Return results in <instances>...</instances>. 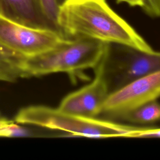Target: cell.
I'll return each mask as SVG.
<instances>
[{
	"label": "cell",
	"instance_id": "obj_11",
	"mask_svg": "<svg viewBox=\"0 0 160 160\" xmlns=\"http://www.w3.org/2000/svg\"><path fill=\"white\" fill-rule=\"evenodd\" d=\"M39 3L42 14L51 28L60 32L58 25V15L61 3L58 0H39Z\"/></svg>",
	"mask_w": 160,
	"mask_h": 160
},
{
	"label": "cell",
	"instance_id": "obj_6",
	"mask_svg": "<svg viewBox=\"0 0 160 160\" xmlns=\"http://www.w3.org/2000/svg\"><path fill=\"white\" fill-rule=\"evenodd\" d=\"M160 97V71L129 83L109 94L101 114L121 119L129 112Z\"/></svg>",
	"mask_w": 160,
	"mask_h": 160
},
{
	"label": "cell",
	"instance_id": "obj_3",
	"mask_svg": "<svg viewBox=\"0 0 160 160\" xmlns=\"http://www.w3.org/2000/svg\"><path fill=\"white\" fill-rule=\"evenodd\" d=\"M108 43L85 38L65 39L51 50L27 58V77L65 72L72 81L84 78L83 72L100 63Z\"/></svg>",
	"mask_w": 160,
	"mask_h": 160
},
{
	"label": "cell",
	"instance_id": "obj_2",
	"mask_svg": "<svg viewBox=\"0 0 160 160\" xmlns=\"http://www.w3.org/2000/svg\"><path fill=\"white\" fill-rule=\"evenodd\" d=\"M15 122L61 131L73 136L93 138H138L146 128L123 124L112 120L71 114L58 108L40 105L21 109L15 117Z\"/></svg>",
	"mask_w": 160,
	"mask_h": 160
},
{
	"label": "cell",
	"instance_id": "obj_5",
	"mask_svg": "<svg viewBox=\"0 0 160 160\" xmlns=\"http://www.w3.org/2000/svg\"><path fill=\"white\" fill-rule=\"evenodd\" d=\"M65 39L54 29L26 25L0 13V41L26 58L49 51Z\"/></svg>",
	"mask_w": 160,
	"mask_h": 160
},
{
	"label": "cell",
	"instance_id": "obj_15",
	"mask_svg": "<svg viewBox=\"0 0 160 160\" xmlns=\"http://www.w3.org/2000/svg\"><path fill=\"white\" fill-rule=\"evenodd\" d=\"M119 2H124L131 6L142 7L143 5V0H117Z\"/></svg>",
	"mask_w": 160,
	"mask_h": 160
},
{
	"label": "cell",
	"instance_id": "obj_9",
	"mask_svg": "<svg viewBox=\"0 0 160 160\" xmlns=\"http://www.w3.org/2000/svg\"><path fill=\"white\" fill-rule=\"evenodd\" d=\"M26 58L0 41V81L11 82L20 78H26Z\"/></svg>",
	"mask_w": 160,
	"mask_h": 160
},
{
	"label": "cell",
	"instance_id": "obj_14",
	"mask_svg": "<svg viewBox=\"0 0 160 160\" xmlns=\"http://www.w3.org/2000/svg\"><path fill=\"white\" fill-rule=\"evenodd\" d=\"M138 138H160V128L154 127H147L138 135Z\"/></svg>",
	"mask_w": 160,
	"mask_h": 160
},
{
	"label": "cell",
	"instance_id": "obj_16",
	"mask_svg": "<svg viewBox=\"0 0 160 160\" xmlns=\"http://www.w3.org/2000/svg\"><path fill=\"white\" fill-rule=\"evenodd\" d=\"M0 118H1V117H0Z\"/></svg>",
	"mask_w": 160,
	"mask_h": 160
},
{
	"label": "cell",
	"instance_id": "obj_12",
	"mask_svg": "<svg viewBox=\"0 0 160 160\" xmlns=\"http://www.w3.org/2000/svg\"><path fill=\"white\" fill-rule=\"evenodd\" d=\"M21 128L11 120L0 118V137H11L21 134Z\"/></svg>",
	"mask_w": 160,
	"mask_h": 160
},
{
	"label": "cell",
	"instance_id": "obj_7",
	"mask_svg": "<svg viewBox=\"0 0 160 160\" xmlns=\"http://www.w3.org/2000/svg\"><path fill=\"white\" fill-rule=\"evenodd\" d=\"M94 78L90 83L69 94L62 99L58 108L59 110L68 114L88 118H97L101 114L109 92L98 65L94 69Z\"/></svg>",
	"mask_w": 160,
	"mask_h": 160
},
{
	"label": "cell",
	"instance_id": "obj_10",
	"mask_svg": "<svg viewBox=\"0 0 160 160\" xmlns=\"http://www.w3.org/2000/svg\"><path fill=\"white\" fill-rule=\"evenodd\" d=\"M122 120L136 124H148L160 121V103L156 100L146 103L125 114Z\"/></svg>",
	"mask_w": 160,
	"mask_h": 160
},
{
	"label": "cell",
	"instance_id": "obj_13",
	"mask_svg": "<svg viewBox=\"0 0 160 160\" xmlns=\"http://www.w3.org/2000/svg\"><path fill=\"white\" fill-rule=\"evenodd\" d=\"M141 8L151 18L160 17V0H143Z\"/></svg>",
	"mask_w": 160,
	"mask_h": 160
},
{
	"label": "cell",
	"instance_id": "obj_1",
	"mask_svg": "<svg viewBox=\"0 0 160 160\" xmlns=\"http://www.w3.org/2000/svg\"><path fill=\"white\" fill-rule=\"evenodd\" d=\"M58 25L66 39H90L153 51L105 0H63L59 8Z\"/></svg>",
	"mask_w": 160,
	"mask_h": 160
},
{
	"label": "cell",
	"instance_id": "obj_4",
	"mask_svg": "<svg viewBox=\"0 0 160 160\" xmlns=\"http://www.w3.org/2000/svg\"><path fill=\"white\" fill-rule=\"evenodd\" d=\"M98 66L110 94L160 71V52L144 51L124 44L108 43Z\"/></svg>",
	"mask_w": 160,
	"mask_h": 160
},
{
	"label": "cell",
	"instance_id": "obj_8",
	"mask_svg": "<svg viewBox=\"0 0 160 160\" xmlns=\"http://www.w3.org/2000/svg\"><path fill=\"white\" fill-rule=\"evenodd\" d=\"M0 13L26 25L51 29L42 14L39 0H0Z\"/></svg>",
	"mask_w": 160,
	"mask_h": 160
}]
</instances>
